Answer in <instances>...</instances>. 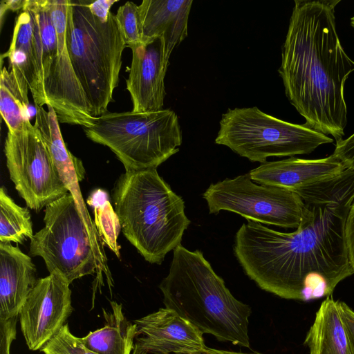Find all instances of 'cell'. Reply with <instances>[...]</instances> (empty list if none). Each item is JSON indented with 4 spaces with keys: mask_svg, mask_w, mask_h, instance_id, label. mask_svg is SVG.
I'll use <instances>...</instances> for the list:
<instances>
[{
    "mask_svg": "<svg viewBox=\"0 0 354 354\" xmlns=\"http://www.w3.org/2000/svg\"><path fill=\"white\" fill-rule=\"evenodd\" d=\"M339 300L325 298L308 330L304 345L309 354H354V346L339 309Z\"/></svg>",
    "mask_w": 354,
    "mask_h": 354,
    "instance_id": "cell-19",
    "label": "cell"
},
{
    "mask_svg": "<svg viewBox=\"0 0 354 354\" xmlns=\"http://www.w3.org/2000/svg\"><path fill=\"white\" fill-rule=\"evenodd\" d=\"M26 0H5L1 1L0 17L1 26L3 18L7 10L18 11L24 8Z\"/></svg>",
    "mask_w": 354,
    "mask_h": 354,
    "instance_id": "cell-33",
    "label": "cell"
},
{
    "mask_svg": "<svg viewBox=\"0 0 354 354\" xmlns=\"http://www.w3.org/2000/svg\"><path fill=\"white\" fill-rule=\"evenodd\" d=\"M29 12L32 26L33 46L41 105L47 104L44 82L57 55V35L49 0H26L24 8Z\"/></svg>",
    "mask_w": 354,
    "mask_h": 354,
    "instance_id": "cell-20",
    "label": "cell"
},
{
    "mask_svg": "<svg viewBox=\"0 0 354 354\" xmlns=\"http://www.w3.org/2000/svg\"><path fill=\"white\" fill-rule=\"evenodd\" d=\"M19 316L0 320V354H10L11 344L16 339Z\"/></svg>",
    "mask_w": 354,
    "mask_h": 354,
    "instance_id": "cell-28",
    "label": "cell"
},
{
    "mask_svg": "<svg viewBox=\"0 0 354 354\" xmlns=\"http://www.w3.org/2000/svg\"><path fill=\"white\" fill-rule=\"evenodd\" d=\"M70 1L49 0L50 11L57 35V55L44 82L47 100L61 123L91 125L95 117L74 71L68 51L66 32Z\"/></svg>",
    "mask_w": 354,
    "mask_h": 354,
    "instance_id": "cell-11",
    "label": "cell"
},
{
    "mask_svg": "<svg viewBox=\"0 0 354 354\" xmlns=\"http://www.w3.org/2000/svg\"><path fill=\"white\" fill-rule=\"evenodd\" d=\"M346 168L333 154L324 158L287 159L261 163L249 171L251 179L260 185L275 186L295 192L307 185L333 178Z\"/></svg>",
    "mask_w": 354,
    "mask_h": 354,
    "instance_id": "cell-15",
    "label": "cell"
},
{
    "mask_svg": "<svg viewBox=\"0 0 354 354\" xmlns=\"http://www.w3.org/2000/svg\"><path fill=\"white\" fill-rule=\"evenodd\" d=\"M66 41L75 75L93 117L107 111L119 84L122 53L126 48L115 15L102 21L86 1H69Z\"/></svg>",
    "mask_w": 354,
    "mask_h": 354,
    "instance_id": "cell-5",
    "label": "cell"
},
{
    "mask_svg": "<svg viewBox=\"0 0 354 354\" xmlns=\"http://www.w3.org/2000/svg\"><path fill=\"white\" fill-rule=\"evenodd\" d=\"M159 288L165 308L176 311L203 334L250 348V306L236 299L200 250L180 244Z\"/></svg>",
    "mask_w": 354,
    "mask_h": 354,
    "instance_id": "cell-3",
    "label": "cell"
},
{
    "mask_svg": "<svg viewBox=\"0 0 354 354\" xmlns=\"http://www.w3.org/2000/svg\"><path fill=\"white\" fill-rule=\"evenodd\" d=\"M333 139L306 123L293 124L257 106L229 109L222 115L215 142L251 162H266L271 156L308 154Z\"/></svg>",
    "mask_w": 354,
    "mask_h": 354,
    "instance_id": "cell-7",
    "label": "cell"
},
{
    "mask_svg": "<svg viewBox=\"0 0 354 354\" xmlns=\"http://www.w3.org/2000/svg\"><path fill=\"white\" fill-rule=\"evenodd\" d=\"M26 82L2 67L0 77V111L8 131L17 132L32 125Z\"/></svg>",
    "mask_w": 354,
    "mask_h": 354,
    "instance_id": "cell-23",
    "label": "cell"
},
{
    "mask_svg": "<svg viewBox=\"0 0 354 354\" xmlns=\"http://www.w3.org/2000/svg\"><path fill=\"white\" fill-rule=\"evenodd\" d=\"M126 80L133 112H150L163 109L166 95L165 77L169 59L164 53L160 39L135 46Z\"/></svg>",
    "mask_w": 354,
    "mask_h": 354,
    "instance_id": "cell-14",
    "label": "cell"
},
{
    "mask_svg": "<svg viewBox=\"0 0 354 354\" xmlns=\"http://www.w3.org/2000/svg\"><path fill=\"white\" fill-rule=\"evenodd\" d=\"M112 196L123 234L147 261L160 265L181 244L191 221L183 199L156 169L125 171Z\"/></svg>",
    "mask_w": 354,
    "mask_h": 354,
    "instance_id": "cell-4",
    "label": "cell"
},
{
    "mask_svg": "<svg viewBox=\"0 0 354 354\" xmlns=\"http://www.w3.org/2000/svg\"><path fill=\"white\" fill-rule=\"evenodd\" d=\"M32 223L28 208L18 205L8 196L6 189H0V242L22 243L33 236Z\"/></svg>",
    "mask_w": 354,
    "mask_h": 354,
    "instance_id": "cell-24",
    "label": "cell"
},
{
    "mask_svg": "<svg viewBox=\"0 0 354 354\" xmlns=\"http://www.w3.org/2000/svg\"><path fill=\"white\" fill-rule=\"evenodd\" d=\"M44 213V226L30 239L29 254L41 257L49 273L69 285L93 274L97 268L94 242L73 195L69 192L48 204Z\"/></svg>",
    "mask_w": 354,
    "mask_h": 354,
    "instance_id": "cell-8",
    "label": "cell"
},
{
    "mask_svg": "<svg viewBox=\"0 0 354 354\" xmlns=\"http://www.w3.org/2000/svg\"><path fill=\"white\" fill-rule=\"evenodd\" d=\"M8 57L9 71L27 82L35 106H42L33 46L32 26L28 11L22 10L15 19L12 40L1 59Z\"/></svg>",
    "mask_w": 354,
    "mask_h": 354,
    "instance_id": "cell-21",
    "label": "cell"
},
{
    "mask_svg": "<svg viewBox=\"0 0 354 354\" xmlns=\"http://www.w3.org/2000/svg\"><path fill=\"white\" fill-rule=\"evenodd\" d=\"M111 310H102L104 326L80 337L89 350L98 354H131L137 327L124 316L122 304L110 301Z\"/></svg>",
    "mask_w": 354,
    "mask_h": 354,
    "instance_id": "cell-22",
    "label": "cell"
},
{
    "mask_svg": "<svg viewBox=\"0 0 354 354\" xmlns=\"http://www.w3.org/2000/svg\"><path fill=\"white\" fill-rule=\"evenodd\" d=\"M310 210L292 232L248 221L237 231L234 254L262 290L286 299L309 301L332 295L354 274L345 225L354 202V169L295 191Z\"/></svg>",
    "mask_w": 354,
    "mask_h": 354,
    "instance_id": "cell-1",
    "label": "cell"
},
{
    "mask_svg": "<svg viewBox=\"0 0 354 354\" xmlns=\"http://www.w3.org/2000/svg\"><path fill=\"white\" fill-rule=\"evenodd\" d=\"M339 309L354 346V310L342 301H339Z\"/></svg>",
    "mask_w": 354,
    "mask_h": 354,
    "instance_id": "cell-32",
    "label": "cell"
},
{
    "mask_svg": "<svg viewBox=\"0 0 354 354\" xmlns=\"http://www.w3.org/2000/svg\"><path fill=\"white\" fill-rule=\"evenodd\" d=\"M83 129L88 139L109 147L126 171L156 169L182 144L178 118L169 109L106 112Z\"/></svg>",
    "mask_w": 354,
    "mask_h": 354,
    "instance_id": "cell-6",
    "label": "cell"
},
{
    "mask_svg": "<svg viewBox=\"0 0 354 354\" xmlns=\"http://www.w3.org/2000/svg\"><path fill=\"white\" fill-rule=\"evenodd\" d=\"M115 17L126 48L142 44L138 6L127 1L118 8Z\"/></svg>",
    "mask_w": 354,
    "mask_h": 354,
    "instance_id": "cell-26",
    "label": "cell"
},
{
    "mask_svg": "<svg viewBox=\"0 0 354 354\" xmlns=\"http://www.w3.org/2000/svg\"><path fill=\"white\" fill-rule=\"evenodd\" d=\"M87 203L94 207L95 224L100 234L111 250L119 257L117 239L121 226L118 216L108 199L107 193L102 189L95 190L88 198Z\"/></svg>",
    "mask_w": 354,
    "mask_h": 354,
    "instance_id": "cell-25",
    "label": "cell"
},
{
    "mask_svg": "<svg viewBox=\"0 0 354 354\" xmlns=\"http://www.w3.org/2000/svg\"><path fill=\"white\" fill-rule=\"evenodd\" d=\"M137 327L131 354H194L203 350V333L176 311L160 308L133 321Z\"/></svg>",
    "mask_w": 354,
    "mask_h": 354,
    "instance_id": "cell-13",
    "label": "cell"
},
{
    "mask_svg": "<svg viewBox=\"0 0 354 354\" xmlns=\"http://www.w3.org/2000/svg\"><path fill=\"white\" fill-rule=\"evenodd\" d=\"M192 0H143L138 6L143 44L160 39L165 57L187 36Z\"/></svg>",
    "mask_w": 354,
    "mask_h": 354,
    "instance_id": "cell-16",
    "label": "cell"
},
{
    "mask_svg": "<svg viewBox=\"0 0 354 354\" xmlns=\"http://www.w3.org/2000/svg\"><path fill=\"white\" fill-rule=\"evenodd\" d=\"M339 2L295 1L278 70L288 100L306 124L336 141L344 136V85L354 71L336 30Z\"/></svg>",
    "mask_w": 354,
    "mask_h": 354,
    "instance_id": "cell-2",
    "label": "cell"
},
{
    "mask_svg": "<svg viewBox=\"0 0 354 354\" xmlns=\"http://www.w3.org/2000/svg\"><path fill=\"white\" fill-rule=\"evenodd\" d=\"M345 238L350 263L354 271V202L351 205L347 215L345 225Z\"/></svg>",
    "mask_w": 354,
    "mask_h": 354,
    "instance_id": "cell-30",
    "label": "cell"
},
{
    "mask_svg": "<svg viewBox=\"0 0 354 354\" xmlns=\"http://www.w3.org/2000/svg\"><path fill=\"white\" fill-rule=\"evenodd\" d=\"M44 354H98L87 348L72 334L66 323L41 349Z\"/></svg>",
    "mask_w": 354,
    "mask_h": 354,
    "instance_id": "cell-27",
    "label": "cell"
},
{
    "mask_svg": "<svg viewBox=\"0 0 354 354\" xmlns=\"http://www.w3.org/2000/svg\"><path fill=\"white\" fill-rule=\"evenodd\" d=\"M194 354H263L259 352L243 353L205 347L203 350Z\"/></svg>",
    "mask_w": 354,
    "mask_h": 354,
    "instance_id": "cell-34",
    "label": "cell"
},
{
    "mask_svg": "<svg viewBox=\"0 0 354 354\" xmlns=\"http://www.w3.org/2000/svg\"><path fill=\"white\" fill-rule=\"evenodd\" d=\"M48 111L43 106H35L34 127L39 133L66 186L78 205L87 223L90 220L85 216V208L81 201L79 183L84 180L85 169L82 162L66 147L53 108L47 104Z\"/></svg>",
    "mask_w": 354,
    "mask_h": 354,
    "instance_id": "cell-18",
    "label": "cell"
},
{
    "mask_svg": "<svg viewBox=\"0 0 354 354\" xmlns=\"http://www.w3.org/2000/svg\"><path fill=\"white\" fill-rule=\"evenodd\" d=\"M69 284L50 274L37 280L19 314L28 348L41 350L61 328L73 310Z\"/></svg>",
    "mask_w": 354,
    "mask_h": 354,
    "instance_id": "cell-12",
    "label": "cell"
},
{
    "mask_svg": "<svg viewBox=\"0 0 354 354\" xmlns=\"http://www.w3.org/2000/svg\"><path fill=\"white\" fill-rule=\"evenodd\" d=\"M118 0L86 1V6L91 12L102 21H108L110 9Z\"/></svg>",
    "mask_w": 354,
    "mask_h": 354,
    "instance_id": "cell-31",
    "label": "cell"
},
{
    "mask_svg": "<svg viewBox=\"0 0 354 354\" xmlns=\"http://www.w3.org/2000/svg\"><path fill=\"white\" fill-rule=\"evenodd\" d=\"M347 169H354V133L336 142L333 153Z\"/></svg>",
    "mask_w": 354,
    "mask_h": 354,
    "instance_id": "cell-29",
    "label": "cell"
},
{
    "mask_svg": "<svg viewBox=\"0 0 354 354\" xmlns=\"http://www.w3.org/2000/svg\"><path fill=\"white\" fill-rule=\"evenodd\" d=\"M4 153L10 178L27 207L36 212L69 193L34 125L8 131Z\"/></svg>",
    "mask_w": 354,
    "mask_h": 354,
    "instance_id": "cell-10",
    "label": "cell"
},
{
    "mask_svg": "<svg viewBox=\"0 0 354 354\" xmlns=\"http://www.w3.org/2000/svg\"><path fill=\"white\" fill-rule=\"evenodd\" d=\"M37 280L31 258L19 247L0 242V320L19 316Z\"/></svg>",
    "mask_w": 354,
    "mask_h": 354,
    "instance_id": "cell-17",
    "label": "cell"
},
{
    "mask_svg": "<svg viewBox=\"0 0 354 354\" xmlns=\"http://www.w3.org/2000/svg\"><path fill=\"white\" fill-rule=\"evenodd\" d=\"M203 197L210 214L229 211L248 221L285 228H298L310 212L295 192L256 184L249 174L212 183Z\"/></svg>",
    "mask_w": 354,
    "mask_h": 354,
    "instance_id": "cell-9",
    "label": "cell"
}]
</instances>
